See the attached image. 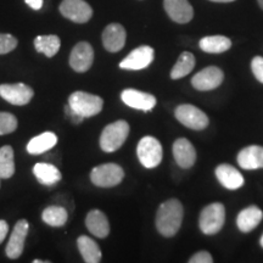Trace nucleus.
I'll return each mask as SVG.
<instances>
[{
    "label": "nucleus",
    "mask_w": 263,
    "mask_h": 263,
    "mask_svg": "<svg viewBox=\"0 0 263 263\" xmlns=\"http://www.w3.org/2000/svg\"><path fill=\"white\" fill-rule=\"evenodd\" d=\"M184 216L183 205L179 200L171 199L161 203L156 213V228L162 236L172 238L178 233Z\"/></svg>",
    "instance_id": "nucleus-1"
},
{
    "label": "nucleus",
    "mask_w": 263,
    "mask_h": 263,
    "mask_svg": "<svg viewBox=\"0 0 263 263\" xmlns=\"http://www.w3.org/2000/svg\"><path fill=\"white\" fill-rule=\"evenodd\" d=\"M68 106L73 112L83 118H88L101 112L104 100L98 95L85 93V91H73L68 98Z\"/></svg>",
    "instance_id": "nucleus-2"
},
{
    "label": "nucleus",
    "mask_w": 263,
    "mask_h": 263,
    "mask_svg": "<svg viewBox=\"0 0 263 263\" xmlns=\"http://www.w3.org/2000/svg\"><path fill=\"white\" fill-rule=\"evenodd\" d=\"M129 134V124L120 120L107 124L100 136V147L105 153L117 151L126 141Z\"/></svg>",
    "instance_id": "nucleus-3"
},
{
    "label": "nucleus",
    "mask_w": 263,
    "mask_h": 263,
    "mask_svg": "<svg viewBox=\"0 0 263 263\" xmlns=\"http://www.w3.org/2000/svg\"><path fill=\"white\" fill-rule=\"evenodd\" d=\"M226 222V209L221 202L206 206L200 213L199 226L203 234L215 235L223 228Z\"/></svg>",
    "instance_id": "nucleus-4"
},
{
    "label": "nucleus",
    "mask_w": 263,
    "mask_h": 263,
    "mask_svg": "<svg viewBox=\"0 0 263 263\" xmlns=\"http://www.w3.org/2000/svg\"><path fill=\"white\" fill-rule=\"evenodd\" d=\"M124 171L116 163H104L94 167L90 173V180L99 188H112L122 182Z\"/></svg>",
    "instance_id": "nucleus-5"
},
{
    "label": "nucleus",
    "mask_w": 263,
    "mask_h": 263,
    "mask_svg": "<svg viewBox=\"0 0 263 263\" xmlns=\"http://www.w3.org/2000/svg\"><path fill=\"white\" fill-rule=\"evenodd\" d=\"M162 145L156 138H141L137 146V155L145 168H155L162 161Z\"/></svg>",
    "instance_id": "nucleus-6"
},
{
    "label": "nucleus",
    "mask_w": 263,
    "mask_h": 263,
    "mask_svg": "<svg viewBox=\"0 0 263 263\" xmlns=\"http://www.w3.org/2000/svg\"><path fill=\"white\" fill-rule=\"evenodd\" d=\"M174 116L183 126L194 130H202L209 126V117L206 114L190 104L179 105L174 111Z\"/></svg>",
    "instance_id": "nucleus-7"
},
{
    "label": "nucleus",
    "mask_w": 263,
    "mask_h": 263,
    "mask_svg": "<svg viewBox=\"0 0 263 263\" xmlns=\"http://www.w3.org/2000/svg\"><path fill=\"white\" fill-rule=\"evenodd\" d=\"M60 12L74 24H85L93 16V9L84 0H62Z\"/></svg>",
    "instance_id": "nucleus-8"
},
{
    "label": "nucleus",
    "mask_w": 263,
    "mask_h": 263,
    "mask_svg": "<svg viewBox=\"0 0 263 263\" xmlns=\"http://www.w3.org/2000/svg\"><path fill=\"white\" fill-rule=\"evenodd\" d=\"M155 58V51L149 45L141 47L132 50L122 61L120 62V67L128 71H140L149 67Z\"/></svg>",
    "instance_id": "nucleus-9"
},
{
    "label": "nucleus",
    "mask_w": 263,
    "mask_h": 263,
    "mask_svg": "<svg viewBox=\"0 0 263 263\" xmlns=\"http://www.w3.org/2000/svg\"><path fill=\"white\" fill-rule=\"evenodd\" d=\"M224 80V73L221 68L216 66H210L201 70L192 78V84L196 90L209 91L216 89Z\"/></svg>",
    "instance_id": "nucleus-10"
},
{
    "label": "nucleus",
    "mask_w": 263,
    "mask_h": 263,
    "mask_svg": "<svg viewBox=\"0 0 263 263\" xmlns=\"http://www.w3.org/2000/svg\"><path fill=\"white\" fill-rule=\"evenodd\" d=\"M94 61V49L88 42H80L74 45L70 55L72 70L83 73L91 67Z\"/></svg>",
    "instance_id": "nucleus-11"
},
{
    "label": "nucleus",
    "mask_w": 263,
    "mask_h": 263,
    "mask_svg": "<svg viewBox=\"0 0 263 263\" xmlns=\"http://www.w3.org/2000/svg\"><path fill=\"white\" fill-rule=\"evenodd\" d=\"M33 95H34V91L25 83L0 85V97L12 105L22 106V105L28 104L32 100Z\"/></svg>",
    "instance_id": "nucleus-12"
},
{
    "label": "nucleus",
    "mask_w": 263,
    "mask_h": 263,
    "mask_svg": "<svg viewBox=\"0 0 263 263\" xmlns=\"http://www.w3.org/2000/svg\"><path fill=\"white\" fill-rule=\"evenodd\" d=\"M29 224L26 219H20L12 229L11 235H10L9 242L6 245V256L9 258H18L22 255L25 249L26 238L28 234Z\"/></svg>",
    "instance_id": "nucleus-13"
},
{
    "label": "nucleus",
    "mask_w": 263,
    "mask_h": 263,
    "mask_svg": "<svg viewBox=\"0 0 263 263\" xmlns=\"http://www.w3.org/2000/svg\"><path fill=\"white\" fill-rule=\"evenodd\" d=\"M121 99L127 106L140 111H151L156 106V98L149 93L137 89H126L121 93Z\"/></svg>",
    "instance_id": "nucleus-14"
},
{
    "label": "nucleus",
    "mask_w": 263,
    "mask_h": 263,
    "mask_svg": "<svg viewBox=\"0 0 263 263\" xmlns=\"http://www.w3.org/2000/svg\"><path fill=\"white\" fill-rule=\"evenodd\" d=\"M163 8L177 24H188L194 17L193 6L188 0H163Z\"/></svg>",
    "instance_id": "nucleus-15"
},
{
    "label": "nucleus",
    "mask_w": 263,
    "mask_h": 263,
    "mask_svg": "<svg viewBox=\"0 0 263 263\" xmlns=\"http://www.w3.org/2000/svg\"><path fill=\"white\" fill-rule=\"evenodd\" d=\"M126 29L120 24H110L103 32V45L110 52L122 50L126 44Z\"/></svg>",
    "instance_id": "nucleus-16"
},
{
    "label": "nucleus",
    "mask_w": 263,
    "mask_h": 263,
    "mask_svg": "<svg viewBox=\"0 0 263 263\" xmlns=\"http://www.w3.org/2000/svg\"><path fill=\"white\" fill-rule=\"evenodd\" d=\"M173 156L177 164L184 170L194 166L196 161V151L193 144L185 138H179L173 144Z\"/></svg>",
    "instance_id": "nucleus-17"
},
{
    "label": "nucleus",
    "mask_w": 263,
    "mask_h": 263,
    "mask_svg": "<svg viewBox=\"0 0 263 263\" xmlns=\"http://www.w3.org/2000/svg\"><path fill=\"white\" fill-rule=\"evenodd\" d=\"M216 177L218 182L228 190H236L244 185L245 179L235 167L230 164H219L216 168Z\"/></svg>",
    "instance_id": "nucleus-18"
},
{
    "label": "nucleus",
    "mask_w": 263,
    "mask_h": 263,
    "mask_svg": "<svg viewBox=\"0 0 263 263\" xmlns=\"http://www.w3.org/2000/svg\"><path fill=\"white\" fill-rule=\"evenodd\" d=\"M238 163L246 171L263 168V146L251 145L242 149L238 154Z\"/></svg>",
    "instance_id": "nucleus-19"
},
{
    "label": "nucleus",
    "mask_w": 263,
    "mask_h": 263,
    "mask_svg": "<svg viewBox=\"0 0 263 263\" xmlns=\"http://www.w3.org/2000/svg\"><path fill=\"white\" fill-rule=\"evenodd\" d=\"M85 226L89 232L97 238L104 239L110 234V224L104 212L100 210H91L85 217Z\"/></svg>",
    "instance_id": "nucleus-20"
},
{
    "label": "nucleus",
    "mask_w": 263,
    "mask_h": 263,
    "mask_svg": "<svg viewBox=\"0 0 263 263\" xmlns=\"http://www.w3.org/2000/svg\"><path fill=\"white\" fill-rule=\"evenodd\" d=\"M263 219V212L257 206H250L242 210L236 218L238 228L242 233H249L254 230Z\"/></svg>",
    "instance_id": "nucleus-21"
},
{
    "label": "nucleus",
    "mask_w": 263,
    "mask_h": 263,
    "mask_svg": "<svg viewBox=\"0 0 263 263\" xmlns=\"http://www.w3.org/2000/svg\"><path fill=\"white\" fill-rule=\"evenodd\" d=\"M58 136L52 132H44L41 136L34 137L28 141L27 151L32 155H39L57 145Z\"/></svg>",
    "instance_id": "nucleus-22"
},
{
    "label": "nucleus",
    "mask_w": 263,
    "mask_h": 263,
    "mask_svg": "<svg viewBox=\"0 0 263 263\" xmlns=\"http://www.w3.org/2000/svg\"><path fill=\"white\" fill-rule=\"evenodd\" d=\"M77 246L84 262L99 263L101 261V250L97 242L89 236L81 235L77 239Z\"/></svg>",
    "instance_id": "nucleus-23"
},
{
    "label": "nucleus",
    "mask_w": 263,
    "mask_h": 263,
    "mask_svg": "<svg viewBox=\"0 0 263 263\" xmlns=\"http://www.w3.org/2000/svg\"><path fill=\"white\" fill-rule=\"evenodd\" d=\"M33 173H34L35 178L38 179L39 183L48 186L54 185L59 180H61L60 171L58 170V167L50 163H37L33 167Z\"/></svg>",
    "instance_id": "nucleus-24"
},
{
    "label": "nucleus",
    "mask_w": 263,
    "mask_h": 263,
    "mask_svg": "<svg viewBox=\"0 0 263 263\" xmlns=\"http://www.w3.org/2000/svg\"><path fill=\"white\" fill-rule=\"evenodd\" d=\"M199 47L202 51L209 54H221L229 50L232 47V41L224 35H209L200 41Z\"/></svg>",
    "instance_id": "nucleus-25"
},
{
    "label": "nucleus",
    "mask_w": 263,
    "mask_h": 263,
    "mask_svg": "<svg viewBox=\"0 0 263 263\" xmlns=\"http://www.w3.org/2000/svg\"><path fill=\"white\" fill-rule=\"evenodd\" d=\"M61 41L58 35L49 34V35H38L34 39V48L38 52H42L45 57L52 58L55 54H58L60 49Z\"/></svg>",
    "instance_id": "nucleus-26"
},
{
    "label": "nucleus",
    "mask_w": 263,
    "mask_h": 263,
    "mask_svg": "<svg viewBox=\"0 0 263 263\" xmlns=\"http://www.w3.org/2000/svg\"><path fill=\"white\" fill-rule=\"evenodd\" d=\"M195 67V57L189 51H184L177 60L176 65L173 66L171 71V78L172 80H179V78L185 77Z\"/></svg>",
    "instance_id": "nucleus-27"
},
{
    "label": "nucleus",
    "mask_w": 263,
    "mask_h": 263,
    "mask_svg": "<svg viewBox=\"0 0 263 263\" xmlns=\"http://www.w3.org/2000/svg\"><path fill=\"white\" fill-rule=\"evenodd\" d=\"M42 219L48 226L59 228L66 224L68 219V212L61 206H49L43 211Z\"/></svg>",
    "instance_id": "nucleus-28"
},
{
    "label": "nucleus",
    "mask_w": 263,
    "mask_h": 263,
    "mask_svg": "<svg viewBox=\"0 0 263 263\" xmlns=\"http://www.w3.org/2000/svg\"><path fill=\"white\" fill-rule=\"evenodd\" d=\"M15 173L14 149L10 145L0 147V178L9 179Z\"/></svg>",
    "instance_id": "nucleus-29"
},
{
    "label": "nucleus",
    "mask_w": 263,
    "mask_h": 263,
    "mask_svg": "<svg viewBox=\"0 0 263 263\" xmlns=\"http://www.w3.org/2000/svg\"><path fill=\"white\" fill-rule=\"evenodd\" d=\"M17 128V118L10 112H0V136L10 134Z\"/></svg>",
    "instance_id": "nucleus-30"
},
{
    "label": "nucleus",
    "mask_w": 263,
    "mask_h": 263,
    "mask_svg": "<svg viewBox=\"0 0 263 263\" xmlns=\"http://www.w3.org/2000/svg\"><path fill=\"white\" fill-rule=\"evenodd\" d=\"M18 42L12 34L9 33H0V55H5L15 50Z\"/></svg>",
    "instance_id": "nucleus-31"
},
{
    "label": "nucleus",
    "mask_w": 263,
    "mask_h": 263,
    "mask_svg": "<svg viewBox=\"0 0 263 263\" xmlns=\"http://www.w3.org/2000/svg\"><path fill=\"white\" fill-rule=\"evenodd\" d=\"M251 68L254 72L256 80L263 83V58L262 57H256L251 62Z\"/></svg>",
    "instance_id": "nucleus-32"
},
{
    "label": "nucleus",
    "mask_w": 263,
    "mask_h": 263,
    "mask_svg": "<svg viewBox=\"0 0 263 263\" xmlns=\"http://www.w3.org/2000/svg\"><path fill=\"white\" fill-rule=\"evenodd\" d=\"M189 262L190 263H212L213 258L207 251H200L194 255L193 257L189 259Z\"/></svg>",
    "instance_id": "nucleus-33"
},
{
    "label": "nucleus",
    "mask_w": 263,
    "mask_h": 263,
    "mask_svg": "<svg viewBox=\"0 0 263 263\" xmlns=\"http://www.w3.org/2000/svg\"><path fill=\"white\" fill-rule=\"evenodd\" d=\"M9 233V224L3 219H0V244L4 241Z\"/></svg>",
    "instance_id": "nucleus-34"
},
{
    "label": "nucleus",
    "mask_w": 263,
    "mask_h": 263,
    "mask_svg": "<svg viewBox=\"0 0 263 263\" xmlns=\"http://www.w3.org/2000/svg\"><path fill=\"white\" fill-rule=\"evenodd\" d=\"M25 2L33 10H41L43 6V0H25Z\"/></svg>",
    "instance_id": "nucleus-35"
},
{
    "label": "nucleus",
    "mask_w": 263,
    "mask_h": 263,
    "mask_svg": "<svg viewBox=\"0 0 263 263\" xmlns=\"http://www.w3.org/2000/svg\"><path fill=\"white\" fill-rule=\"evenodd\" d=\"M211 2H215V3H232V2H235V0H211Z\"/></svg>",
    "instance_id": "nucleus-36"
},
{
    "label": "nucleus",
    "mask_w": 263,
    "mask_h": 263,
    "mask_svg": "<svg viewBox=\"0 0 263 263\" xmlns=\"http://www.w3.org/2000/svg\"><path fill=\"white\" fill-rule=\"evenodd\" d=\"M257 2H258V5L261 6V9L263 10V0H257Z\"/></svg>",
    "instance_id": "nucleus-37"
},
{
    "label": "nucleus",
    "mask_w": 263,
    "mask_h": 263,
    "mask_svg": "<svg viewBox=\"0 0 263 263\" xmlns=\"http://www.w3.org/2000/svg\"><path fill=\"white\" fill-rule=\"evenodd\" d=\"M259 244H261V246L263 248V235H262V238H261V241H259Z\"/></svg>",
    "instance_id": "nucleus-38"
},
{
    "label": "nucleus",
    "mask_w": 263,
    "mask_h": 263,
    "mask_svg": "<svg viewBox=\"0 0 263 263\" xmlns=\"http://www.w3.org/2000/svg\"><path fill=\"white\" fill-rule=\"evenodd\" d=\"M0 179H2V178H0Z\"/></svg>",
    "instance_id": "nucleus-39"
}]
</instances>
